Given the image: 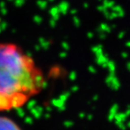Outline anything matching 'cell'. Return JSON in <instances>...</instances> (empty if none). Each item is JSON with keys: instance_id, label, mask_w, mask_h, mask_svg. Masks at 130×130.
<instances>
[{"instance_id": "obj_1", "label": "cell", "mask_w": 130, "mask_h": 130, "mask_svg": "<svg viewBox=\"0 0 130 130\" xmlns=\"http://www.w3.org/2000/svg\"><path fill=\"white\" fill-rule=\"evenodd\" d=\"M45 85V74L27 52L14 42H0V112L23 107Z\"/></svg>"}, {"instance_id": "obj_2", "label": "cell", "mask_w": 130, "mask_h": 130, "mask_svg": "<svg viewBox=\"0 0 130 130\" xmlns=\"http://www.w3.org/2000/svg\"><path fill=\"white\" fill-rule=\"evenodd\" d=\"M0 130H23V128L14 119L0 114Z\"/></svg>"}]
</instances>
